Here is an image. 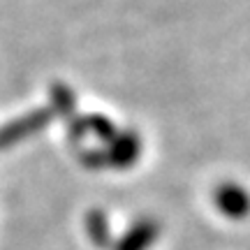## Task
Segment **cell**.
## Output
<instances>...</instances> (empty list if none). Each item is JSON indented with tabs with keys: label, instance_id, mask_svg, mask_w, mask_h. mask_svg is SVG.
I'll return each instance as SVG.
<instances>
[{
	"label": "cell",
	"instance_id": "52a82bcc",
	"mask_svg": "<svg viewBox=\"0 0 250 250\" xmlns=\"http://www.w3.org/2000/svg\"><path fill=\"white\" fill-rule=\"evenodd\" d=\"M54 102L56 109L62 114H72V109H74V98H72L70 88H65V86H54Z\"/></svg>",
	"mask_w": 250,
	"mask_h": 250
},
{
	"label": "cell",
	"instance_id": "7a4b0ae2",
	"mask_svg": "<svg viewBox=\"0 0 250 250\" xmlns=\"http://www.w3.org/2000/svg\"><path fill=\"white\" fill-rule=\"evenodd\" d=\"M142 153V139L134 132H123L109 142V151L104 153V165L130 167Z\"/></svg>",
	"mask_w": 250,
	"mask_h": 250
},
{
	"label": "cell",
	"instance_id": "8992f818",
	"mask_svg": "<svg viewBox=\"0 0 250 250\" xmlns=\"http://www.w3.org/2000/svg\"><path fill=\"white\" fill-rule=\"evenodd\" d=\"M88 229H90V236L98 243H107V223H104V218L98 211H93L88 215Z\"/></svg>",
	"mask_w": 250,
	"mask_h": 250
},
{
	"label": "cell",
	"instance_id": "6da1fadb",
	"mask_svg": "<svg viewBox=\"0 0 250 250\" xmlns=\"http://www.w3.org/2000/svg\"><path fill=\"white\" fill-rule=\"evenodd\" d=\"M54 118V111H46V109H35L26 116L17 118L12 123L2 125L0 127V148H7V146H14L21 139H26L30 134L40 132L44 125H49V121Z\"/></svg>",
	"mask_w": 250,
	"mask_h": 250
},
{
	"label": "cell",
	"instance_id": "5b68a950",
	"mask_svg": "<svg viewBox=\"0 0 250 250\" xmlns=\"http://www.w3.org/2000/svg\"><path fill=\"white\" fill-rule=\"evenodd\" d=\"M86 127L95 130V134H98L100 139H104V142H111L116 137L114 134V125L109 123V118H104V116H90L86 121Z\"/></svg>",
	"mask_w": 250,
	"mask_h": 250
},
{
	"label": "cell",
	"instance_id": "277c9868",
	"mask_svg": "<svg viewBox=\"0 0 250 250\" xmlns=\"http://www.w3.org/2000/svg\"><path fill=\"white\" fill-rule=\"evenodd\" d=\"M153 234H155V227H153V225H148V223L137 225L132 232L123 239V243L118 246V250H142L144 246L153 239Z\"/></svg>",
	"mask_w": 250,
	"mask_h": 250
},
{
	"label": "cell",
	"instance_id": "3957f363",
	"mask_svg": "<svg viewBox=\"0 0 250 250\" xmlns=\"http://www.w3.org/2000/svg\"><path fill=\"white\" fill-rule=\"evenodd\" d=\"M218 206L223 208L227 215H241L243 211H248L250 199L246 195V190L234 183H225L220 190H218Z\"/></svg>",
	"mask_w": 250,
	"mask_h": 250
}]
</instances>
